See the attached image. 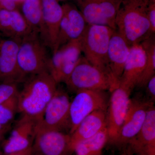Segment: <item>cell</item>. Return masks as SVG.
<instances>
[{
	"mask_svg": "<svg viewBox=\"0 0 155 155\" xmlns=\"http://www.w3.org/2000/svg\"><path fill=\"white\" fill-rule=\"evenodd\" d=\"M42 19L40 37L52 52L55 48L63 16V7L58 0H41Z\"/></svg>",
	"mask_w": 155,
	"mask_h": 155,
	"instance_id": "14",
	"label": "cell"
},
{
	"mask_svg": "<svg viewBox=\"0 0 155 155\" xmlns=\"http://www.w3.org/2000/svg\"><path fill=\"white\" fill-rule=\"evenodd\" d=\"M21 40H0V82L22 83L26 78L19 70L18 52Z\"/></svg>",
	"mask_w": 155,
	"mask_h": 155,
	"instance_id": "15",
	"label": "cell"
},
{
	"mask_svg": "<svg viewBox=\"0 0 155 155\" xmlns=\"http://www.w3.org/2000/svg\"><path fill=\"white\" fill-rule=\"evenodd\" d=\"M146 60V52L141 43L131 45L119 85L132 91L136 87L144 69Z\"/></svg>",
	"mask_w": 155,
	"mask_h": 155,
	"instance_id": "18",
	"label": "cell"
},
{
	"mask_svg": "<svg viewBox=\"0 0 155 155\" xmlns=\"http://www.w3.org/2000/svg\"><path fill=\"white\" fill-rule=\"evenodd\" d=\"M107 111L98 110L85 117L70 134V147L74 152L78 143L94 137L107 127Z\"/></svg>",
	"mask_w": 155,
	"mask_h": 155,
	"instance_id": "20",
	"label": "cell"
},
{
	"mask_svg": "<svg viewBox=\"0 0 155 155\" xmlns=\"http://www.w3.org/2000/svg\"><path fill=\"white\" fill-rule=\"evenodd\" d=\"M67 88L72 93L84 90L111 91L112 83L108 75L81 56L65 81Z\"/></svg>",
	"mask_w": 155,
	"mask_h": 155,
	"instance_id": "5",
	"label": "cell"
},
{
	"mask_svg": "<svg viewBox=\"0 0 155 155\" xmlns=\"http://www.w3.org/2000/svg\"><path fill=\"white\" fill-rule=\"evenodd\" d=\"M152 104L148 110L141 129L128 145L138 155H155V108Z\"/></svg>",
	"mask_w": 155,
	"mask_h": 155,
	"instance_id": "19",
	"label": "cell"
},
{
	"mask_svg": "<svg viewBox=\"0 0 155 155\" xmlns=\"http://www.w3.org/2000/svg\"><path fill=\"white\" fill-rule=\"evenodd\" d=\"M71 102L69 94L62 89H57L54 95L48 104L38 129L59 130H69V107Z\"/></svg>",
	"mask_w": 155,
	"mask_h": 155,
	"instance_id": "10",
	"label": "cell"
},
{
	"mask_svg": "<svg viewBox=\"0 0 155 155\" xmlns=\"http://www.w3.org/2000/svg\"><path fill=\"white\" fill-rule=\"evenodd\" d=\"M46 47L36 31H32L21 39L17 60L19 70L25 78L48 72L50 58Z\"/></svg>",
	"mask_w": 155,
	"mask_h": 155,
	"instance_id": "4",
	"label": "cell"
},
{
	"mask_svg": "<svg viewBox=\"0 0 155 155\" xmlns=\"http://www.w3.org/2000/svg\"><path fill=\"white\" fill-rule=\"evenodd\" d=\"M40 121L22 115L16 122L8 138L3 142L5 155L31 147L38 131Z\"/></svg>",
	"mask_w": 155,
	"mask_h": 155,
	"instance_id": "12",
	"label": "cell"
},
{
	"mask_svg": "<svg viewBox=\"0 0 155 155\" xmlns=\"http://www.w3.org/2000/svg\"><path fill=\"white\" fill-rule=\"evenodd\" d=\"M31 147L23 150L17 152L11 153L6 155H31Z\"/></svg>",
	"mask_w": 155,
	"mask_h": 155,
	"instance_id": "30",
	"label": "cell"
},
{
	"mask_svg": "<svg viewBox=\"0 0 155 155\" xmlns=\"http://www.w3.org/2000/svg\"><path fill=\"white\" fill-rule=\"evenodd\" d=\"M130 47L125 38L115 30L110 40L107 54L108 67L112 82L110 92L119 86Z\"/></svg>",
	"mask_w": 155,
	"mask_h": 155,
	"instance_id": "17",
	"label": "cell"
},
{
	"mask_svg": "<svg viewBox=\"0 0 155 155\" xmlns=\"http://www.w3.org/2000/svg\"><path fill=\"white\" fill-rule=\"evenodd\" d=\"M33 31L22 13L0 8V32L7 38L21 40Z\"/></svg>",
	"mask_w": 155,
	"mask_h": 155,
	"instance_id": "21",
	"label": "cell"
},
{
	"mask_svg": "<svg viewBox=\"0 0 155 155\" xmlns=\"http://www.w3.org/2000/svg\"><path fill=\"white\" fill-rule=\"evenodd\" d=\"M108 142L106 127L94 137L78 143L74 153L75 155H102L103 150Z\"/></svg>",
	"mask_w": 155,
	"mask_h": 155,
	"instance_id": "22",
	"label": "cell"
},
{
	"mask_svg": "<svg viewBox=\"0 0 155 155\" xmlns=\"http://www.w3.org/2000/svg\"><path fill=\"white\" fill-rule=\"evenodd\" d=\"M123 0H76L87 24L104 25L116 30V15Z\"/></svg>",
	"mask_w": 155,
	"mask_h": 155,
	"instance_id": "8",
	"label": "cell"
},
{
	"mask_svg": "<svg viewBox=\"0 0 155 155\" xmlns=\"http://www.w3.org/2000/svg\"><path fill=\"white\" fill-rule=\"evenodd\" d=\"M0 155H2V153L1 152V151H0Z\"/></svg>",
	"mask_w": 155,
	"mask_h": 155,
	"instance_id": "34",
	"label": "cell"
},
{
	"mask_svg": "<svg viewBox=\"0 0 155 155\" xmlns=\"http://www.w3.org/2000/svg\"><path fill=\"white\" fill-rule=\"evenodd\" d=\"M31 155H72L70 136L59 130L38 129L31 147Z\"/></svg>",
	"mask_w": 155,
	"mask_h": 155,
	"instance_id": "11",
	"label": "cell"
},
{
	"mask_svg": "<svg viewBox=\"0 0 155 155\" xmlns=\"http://www.w3.org/2000/svg\"><path fill=\"white\" fill-rule=\"evenodd\" d=\"M147 17L150 24V35H154L155 32V1L150 2L148 8Z\"/></svg>",
	"mask_w": 155,
	"mask_h": 155,
	"instance_id": "27",
	"label": "cell"
},
{
	"mask_svg": "<svg viewBox=\"0 0 155 155\" xmlns=\"http://www.w3.org/2000/svg\"><path fill=\"white\" fill-rule=\"evenodd\" d=\"M150 101L130 99L125 120L114 144L122 147L129 144L141 129L150 106Z\"/></svg>",
	"mask_w": 155,
	"mask_h": 155,
	"instance_id": "13",
	"label": "cell"
},
{
	"mask_svg": "<svg viewBox=\"0 0 155 155\" xmlns=\"http://www.w3.org/2000/svg\"><path fill=\"white\" fill-rule=\"evenodd\" d=\"M155 35H151L141 42L145 50L147 60L145 66L136 87H145L151 78L155 75Z\"/></svg>",
	"mask_w": 155,
	"mask_h": 155,
	"instance_id": "23",
	"label": "cell"
},
{
	"mask_svg": "<svg viewBox=\"0 0 155 155\" xmlns=\"http://www.w3.org/2000/svg\"><path fill=\"white\" fill-rule=\"evenodd\" d=\"M18 94L0 104V123L2 125L11 126L18 113Z\"/></svg>",
	"mask_w": 155,
	"mask_h": 155,
	"instance_id": "25",
	"label": "cell"
},
{
	"mask_svg": "<svg viewBox=\"0 0 155 155\" xmlns=\"http://www.w3.org/2000/svg\"><path fill=\"white\" fill-rule=\"evenodd\" d=\"M99 1H101V0H99Z\"/></svg>",
	"mask_w": 155,
	"mask_h": 155,
	"instance_id": "36",
	"label": "cell"
},
{
	"mask_svg": "<svg viewBox=\"0 0 155 155\" xmlns=\"http://www.w3.org/2000/svg\"><path fill=\"white\" fill-rule=\"evenodd\" d=\"M5 134L0 132V143L4 140V137H5Z\"/></svg>",
	"mask_w": 155,
	"mask_h": 155,
	"instance_id": "32",
	"label": "cell"
},
{
	"mask_svg": "<svg viewBox=\"0 0 155 155\" xmlns=\"http://www.w3.org/2000/svg\"><path fill=\"white\" fill-rule=\"evenodd\" d=\"M12 126L2 125L0 123V132L5 134L11 130Z\"/></svg>",
	"mask_w": 155,
	"mask_h": 155,
	"instance_id": "31",
	"label": "cell"
},
{
	"mask_svg": "<svg viewBox=\"0 0 155 155\" xmlns=\"http://www.w3.org/2000/svg\"><path fill=\"white\" fill-rule=\"evenodd\" d=\"M24 0H20V2L21 3H22V2H23V1H24Z\"/></svg>",
	"mask_w": 155,
	"mask_h": 155,
	"instance_id": "33",
	"label": "cell"
},
{
	"mask_svg": "<svg viewBox=\"0 0 155 155\" xmlns=\"http://www.w3.org/2000/svg\"><path fill=\"white\" fill-rule=\"evenodd\" d=\"M131 91L119 85L110 92L107 114L106 122L108 142L114 144L127 114Z\"/></svg>",
	"mask_w": 155,
	"mask_h": 155,
	"instance_id": "9",
	"label": "cell"
},
{
	"mask_svg": "<svg viewBox=\"0 0 155 155\" xmlns=\"http://www.w3.org/2000/svg\"><path fill=\"white\" fill-rule=\"evenodd\" d=\"M22 14L33 31L39 33L42 19L41 0H24Z\"/></svg>",
	"mask_w": 155,
	"mask_h": 155,
	"instance_id": "24",
	"label": "cell"
},
{
	"mask_svg": "<svg viewBox=\"0 0 155 155\" xmlns=\"http://www.w3.org/2000/svg\"><path fill=\"white\" fill-rule=\"evenodd\" d=\"M115 30L108 26L87 24L81 38L84 58L90 64L104 71L110 79L108 51L110 40Z\"/></svg>",
	"mask_w": 155,
	"mask_h": 155,
	"instance_id": "3",
	"label": "cell"
},
{
	"mask_svg": "<svg viewBox=\"0 0 155 155\" xmlns=\"http://www.w3.org/2000/svg\"><path fill=\"white\" fill-rule=\"evenodd\" d=\"M62 7L64 13L55 48L52 53L68 42L81 38L87 24L80 11L75 6L66 4Z\"/></svg>",
	"mask_w": 155,
	"mask_h": 155,
	"instance_id": "16",
	"label": "cell"
},
{
	"mask_svg": "<svg viewBox=\"0 0 155 155\" xmlns=\"http://www.w3.org/2000/svg\"><path fill=\"white\" fill-rule=\"evenodd\" d=\"M149 1H150V2H151V1H155V0H149Z\"/></svg>",
	"mask_w": 155,
	"mask_h": 155,
	"instance_id": "35",
	"label": "cell"
},
{
	"mask_svg": "<svg viewBox=\"0 0 155 155\" xmlns=\"http://www.w3.org/2000/svg\"><path fill=\"white\" fill-rule=\"evenodd\" d=\"M22 83L18 94V112L41 122L58 84L48 72L28 76Z\"/></svg>",
	"mask_w": 155,
	"mask_h": 155,
	"instance_id": "1",
	"label": "cell"
},
{
	"mask_svg": "<svg viewBox=\"0 0 155 155\" xmlns=\"http://www.w3.org/2000/svg\"><path fill=\"white\" fill-rule=\"evenodd\" d=\"M82 53L81 38L68 42L53 53L48 72L57 84L65 82L74 69Z\"/></svg>",
	"mask_w": 155,
	"mask_h": 155,
	"instance_id": "7",
	"label": "cell"
},
{
	"mask_svg": "<svg viewBox=\"0 0 155 155\" xmlns=\"http://www.w3.org/2000/svg\"><path fill=\"white\" fill-rule=\"evenodd\" d=\"M145 87L147 88V94L151 100V101L153 103L155 99V75L150 79Z\"/></svg>",
	"mask_w": 155,
	"mask_h": 155,
	"instance_id": "29",
	"label": "cell"
},
{
	"mask_svg": "<svg viewBox=\"0 0 155 155\" xmlns=\"http://www.w3.org/2000/svg\"><path fill=\"white\" fill-rule=\"evenodd\" d=\"M149 0H123L116 15V30L131 46L149 37Z\"/></svg>",
	"mask_w": 155,
	"mask_h": 155,
	"instance_id": "2",
	"label": "cell"
},
{
	"mask_svg": "<svg viewBox=\"0 0 155 155\" xmlns=\"http://www.w3.org/2000/svg\"><path fill=\"white\" fill-rule=\"evenodd\" d=\"M107 95L104 91L84 90L75 93L69 107V134H71L80 122L93 112L107 110Z\"/></svg>",
	"mask_w": 155,
	"mask_h": 155,
	"instance_id": "6",
	"label": "cell"
},
{
	"mask_svg": "<svg viewBox=\"0 0 155 155\" xmlns=\"http://www.w3.org/2000/svg\"><path fill=\"white\" fill-rule=\"evenodd\" d=\"M20 3V0H0V8L9 11L17 10Z\"/></svg>",
	"mask_w": 155,
	"mask_h": 155,
	"instance_id": "28",
	"label": "cell"
},
{
	"mask_svg": "<svg viewBox=\"0 0 155 155\" xmlns=\"http://www.w3.org/2000/svg\"><path fill=\"white\" fill-rule=\"evenodd\" d=\"M18 84L0 82V104L19 92Z\"/></svg>",
	"mask_w": 155,
	"mask_h": 155,
	"instance_id": "26",
	"label": "cell"
}]
</instances>
